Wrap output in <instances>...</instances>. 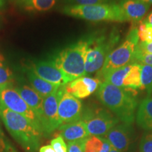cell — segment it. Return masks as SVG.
Masks as SVG:
<instances>
[{"mask_svg": "<svg viewBox=\"0 0 152 152\" xmlns=\"http://www.w3.org/2000/svg\"><path fill=\"white\" fill-rule=\"evenodd\" d=\"M80 120L85 123L90 135L97 137L105 135L119 122L117 117L102 108L87 110Z\"/></svg>", "mask_w": 152, "mask_h": 152, "instance_id": "cell-7", "label": "cell"}, {"mask_svg": "<svg viewBox=\"0 0 152 152\" xmlns=\"http://www.w3.org/2000/svg\"><path fill=\"white\" fill-rule=\"evenodd\" d=\"M0 118L14 140L28 152L39 149L42 131L26 117L15 113L0 104Z\"/></svg>", "mask_w": 152, "mask_h": 152, "instance_id": "cell-2", "label": "cell"}, {"mask_svg": "<svg viewBox=\"0 0 152 152\" xmlns=\"http://www.w3.org/2000/svg\"><path fill=\"white\" fill-rule=\"evenodd\" d=\"M87 138L68 142V152H85V144Z\"/></svg>", "mask_w": 152, "mask_h": 152, "instance_id": "cell-26", "label": "cell"}, {"mask_svg": "<svg viewBox=\"0 0 152 152\" xmlns=\"http://www.w3.org/2000/svg\"><path fill=\"white\" fill-rule=\"evenodd\" d=\"M101 83L99 78L83 76L65 85V90L76 98L85 99L97 90Z\"/></svg>", "mask_w": 152, "mask_h": 152, "instance_id": "cell-11", "label": "cell"}, {"mask_svg": "<svg viewBox=\"0 0 152 152\" xmlns=\"http://www.w3.org/2000/svg\"><path fill=\"white\" fill-rule=\"evenodd\" d=\"M67 16L93 22L127 21L122 9L116 4L94 5H68L63 9Z\"/></svg>", "mask_w": 152, "mask_h": 152, "instance_id": "cell-4", "label": "cell"}, {"mask_svg": "<svg viewBox=\"0 0 152 152\" xmlns=\"http://www.w3.org/2000/svg\"><path fill=\"white\" fill-rule=\"evenodd\" d=\"M20 4L28 11L45 12L54 7L56 0H20Z\"/></svg>", "mask_w": 152, "mask_h": 152, "instance_id": "cell-20", "label": "cell"}, {"mask_svg": "<svg viewBox=\"0 0 152 152\" xmlns=\"http://www.w3.org/2000/svg\"><path fill=\"white\" fill-rule=\"evenodd\" d=\"M0 104L11 111L26 117L36 128L42 131L40 123L36 114L12 86L0 90Z\"/></svg>", "mask_w": 152, "mask_h": 152, "instance_id": "cell-8", "label": "cell"}, {"mask_svg": "<svg viewBox=\"0 0 152 152\" xmlns=\"http://www.w3.org/2000/svg\"><path fill=\"white\" fill-rule=\"evenodd\" d=\"M103 146L102 137L97 136H90L85 144V152H99Z\"/></svg>", "mask_w": 152, "mask_h": 152, "instance_id": "cell-25", "label": "cell"}, {"mask_svg": "<svg viewBox=\"0 0 152 152\" xmlns=\"http://www.w3.org/2000/svg\"><path fill=\"white\" fill-rule=\"evenodd\" d=\"M140 152H152V133L145 134L140 144Z\"/></svg>", "mask_w": 152, "mask_h": 152, "instance_id": "cell-27", "label": "cell"}, {"mask_svg": "<svg viewBox=\"0 0 152 152\" xmlns=\"http://www.w3.org/2000/svg\"><path fill=\"white\" fill-rule=\"evenodd\" d=\"M39 152H55V151L52 148V146L47 145L41 147L40 149H39Z\"/></svg>", "mask_w": 152, "mask_h": 152, "instance_id": "cell-34", "label": "cell"}, {"mask_svg": "<svg viewBox=\"0 0 152 152\" xmlns=\"http://www.w3.org/2000/svg\"><path fill=\"white\" fill-rule=\"evenodd\" d=\"M96 95L101 103L111 110L119 121L129 125L133 123L137 106L135 91L103 82L99 87Z\"/></svg>", "mask_w": 152, "mask_h": 152, "instance_id": "cell-1", "label": "cell"}, {"mask_svg": "<svg viewBox=\"0 0 152 152\" xmlns=\"http://www.w3.org/2000/svg\"><path fill=\"white\" fill-rule=\"evenodd\" d=\"M32 71L45 80L57 85H65L64 76L54 61H40L32 66Z\"/></svg>", "mask_w": 152, "mask_h": 152, "instance_id": "cell-12", "label": "cell"}, {"mask_svg": "<svg viewBox=\"0 0 152 152\" xmlns=\"http://www.w3.org/2000/svg\"><path fill=\"white\" fill-rule=\"evenodd\" d=\"M51 146L55 152H68L67 145L64 142V139L60 136L53 139L51 142Z\"/></svg>", "mask_w": 152, "mask_h": 152, "instance_id": "cell-28", "label": "cell"}, {"mask_svg": "<svg viewBox=\"0 0 152 152\" xmlns=\"http://www.w3.org/2000/svg\"><path fill=\"white\" fill-rule=\"evenodd\" d=\"M130 125H115L105 134V137L112 147L123 152L128 149L130 143Z\"/></svg>", "mask_w": 152, "mask_h": 152, "instance_id": "cell-13", "label": "cell"}, {"mask_svg": "<svg viewBox=\"0 0 152 152\" xmlns=\"http://www.w3.org/2000/svg\"><path fill=\"white\" fill-rule=\"evenodd\" d=\"M132 63H139V64L152 66V54H140L134 52Z\"/></svg>", "mask_w": 152, "mask_h": 152, "instance_id": "cell-29", "label": "cell"}, {"mask_svg": "<svg viewBox=\"0 0 152 152\" xmlns=\"http://www.w3.org/2000/svg\"><path fill=\"white\" fill-rule=\"evenodd\" d=\"M20 96L23 99L26 104L36 114L39 123L42 117L43 113V102L44 98L39 95L32 87L23 85L16 88Z\"/></svg>", "mask_w": 152, "mask_h": 152, "instance_id": "cell-16", "label": "cell"}, {"mask_svg": "<svg viewBox=\"0 0 152 152\" xmlns=\"http://www.w3.org/2000/svg\"><path fill=\"white\" fill-rule=\"evenodd\" d=\"M139 39L141 42H152V26L142 21L137 28Z\"/></svg>", "mask_w": 152, "mask_h": 152, "instance_id": "cell-24", "label": "cell"}, {"mask_svg": "<svg viewBox=\"0 0 152 152\" xmlns=\"http://www.w3.org/2000/svg\"><path fill=\"white\" fill-rule=\"evenodd\" d=\"M75 5H94L106 4L109 0H71Z\"/></svg>", "mask_w": 152, "mask_h": 152, "instance_id": "cell-32", "label": "cell"}, {"mask_svg": "<svg viewBox=\"0 0 152 152\" xmlns=\"http://www.w3.org/2000/svg\"><path fill=\"white\" fill-rule=\"evenodd\" d=\"M58 130L59 136L68 142L86 139L90 136L85 123L81 120L74 123L60 125Z\"/></svg>", "mask_w": 152, "mask_h": 152, "instance_id": "cell-15", "label": "cell"}, {"mask_svg": "<svg viewBox=\"0 0 152 152\" xmlns=\"http://www.w3.org/2000/svg\"><path fill=\"white\" fill-rule=\"evenodd\" d=\"M144 21L145 23H147V24H149V26H152V12L150 13L147 18H146Z\"/></svg>", "mask_w": 152, "mask_h": 152, "instance_id": "cell-35", "label": "cell"}, {"mask_svg": "<svg viewBox=\"0 0 152 152\" xmlns=\"http://www.w3.org/2000/svg\"><path fill=\"white\" fill-rule=\"evenodd\" d=\"M109 152H121V151H118V150L116 149H115V148L113 147H112V146H111V149H110V151H109Z\"/></svg>", "mask_w": 152, "mask_h": 152, "instance_id": "cell-36", "label": "cell"}, {"mask_svg": "<svg viewBox=\"0 0 152 152\" xmlns=\"http://www.w3.org/2000/svg\"><path fill=\"white\" fill-rule=\"evenodd\" d=\"M137 123L146 130H152V96H148L140 104L137 113Z\"/></svg>", "mask_w": 152, "mask_h": 152, "instance_id": "cell-17", "label": "cell"}, {"mask_svg": "<svg viewBox=\"0 0 152 152\" xmlns=\"http://www.w3.org/2000/svg\"><path fill=\"white\" fill-rule=\"evenodd\" d=\"M10 144L5 137L3 131L0 128V152H14Z\"/></svg>", "mask_w": 152, "mask_h": 152, "instance_id": "cell-30", "label": "cell"}, {"mask_svg": "<svg viewBox=\"0 0 152 152\" xmlns=\"http://www.w3.org/2000/svg\"><path fill=\"white\" fill-rule=\"evenodd\" d=\"M102 140H103V146L99 152H109L111 147V144L106 138H102Z\"/></svg>", "mask_w": 152, "mask_h": 152, "instance_id": "cell-33", "label": "cell"}, {"mask_svg": "<svg viewBox=\"0 0 152 152\" xmlns=\"http://www.w3.org/2000/svg\"><path fill=\"white\" fill-rule=\"evenodd\" d=\"M14 75L9 66L6 64L5 58L0 54V90L4 87L12 86Z\"/></svg>", "mask_w": 152, "mask_h": 152, "instance_id": "cell-22", "label": "cell"}, {"mask_svg": "<svg viewBox=\"0 0 152 152\" xmlns=\"http://www.w3.org/2000/svg\"><path fill=\"white\" fill-rule=\"evenodd\" d=\"M151 94H152V93H151Z\"/></svg>", "mask_w": 152, "mask_h": 152, "instance_id": "cell-39", "label": "cell"}, {"mask_svg": "<svg viewBox=\"0 0 152 152\" xmlns=\"http://www.w3.org/2000/svg\"><path fill=\"white\" fill-rule=\"evenodd\" d=\"M83 114V106L78 99L67 92L64 89L58 106L60 125L78 121Z\"/></svg>", "mask_w": 152, "mask_h": 152, "instance_id": "cell-10", "label": "cell"}, {"mask_svg": "<svg viewBox=\"0 0 152 152\" xmlns=\"http://www.w3.org/2000/svg\"><path fill=\"white\" fill-rule=\"evenodd\" d=\"M4 6V0H0V9L3 8Z\"/></svg>", "mask_w": 152, "mask_h": 152, "instance_id": "cell-37", "label": "cell"}, {"mask_svg": "<svg viewBox=\"0 0 152 152\" xmlns=\"http://www.w3.org/2000/svg\"><path fill=\"white\" fill-rule=\"evenodd\" d=\"M138 43V30L136 28H132L128 33L125 40L108 55L103 67L98 73V77L103 79L110 72L132 64Z\"/></svg>", "mask_w": 152, "mask_h": 152, "instance_id": "cell-5", "label": "cell"}, {"mask_svg": "<svg viewBox=\"0 0 152 152\" xmlns=\"http://www.w3.org/2000/svg\"><path fill=\"white\" fill-rule=\"evenodd\" d=\"M127 21H140L147 14L150 4L141 0H121L119 4Z\"/></svg>", "mask_w": 152, "mask_h": 152, "instance_id": "cell-14", "label": "cell"}, {"mask_svg": "<svg viewBox=\"0 0 152 152\" xmlns=\"http://www.w3.org/2000/svg\"><path fill=\"white\" fill-rule=\"evenodd\" d=\"M131 66H132V64H130L107 73L104 77V82L113 85L114 86L123 88V81L130 70Z\"/></svg>", "mask_w": 152, "mask_h": 152, "instance_id": "cell-21", "label": "cell"}, {"mask_svg": "<svg viewBox=\"0 0 152 152\" xmlns=\"http://www.w3.org/2000/svg\"><path fill=\"white\" fill-rule=\"evenodd\" d=\"M28 77L31 87L44 99L56 92L61 87L45 80L35 75L31 70L28 72Z\"/></svg>", "mask_w": 152, "mask_h": 152, "instance_id": "cell-18", "label": "cell"}, {"mask_svg": "<svg viewBox=\"0 0 152 152\" xmlns=\"http://www.w3.org/2000/svg\"><path fill=\"white\" fill-rule=\"evenodd\" d=\"M141 1H144V2L147 3V4H152V0H141Z\"/></svg>", "mask_w": 152, "mask_h": 152, "instance_id": "cell-38", "label": "cell"}, {"mask_svg": "<svg viewBox=\"0 0 152 152\" xmlns=\"http://www.w3.org/2000/svg\"><path fill=\"white\" fill-rule=\"evenodd\" d=\"M64 89L65 85H61L56 92L44 99L43 113L40 121V125L42 132L45 134H50L59 128L58 106Z\"/></svg>", "mask_w": 152, "mask_h": 152, "instance_id": "cell-9", "label": "cell"}, {"mask_svg": "<svg viewBox=\"0 0 152 152\" xmlns=\"http://www.w3.org/2000/svg\"><path fill=\"white\" fill-rule=\"evenodd\" d=\"M90 40H80L60 52L54 62L64 76L65 85L86 75L85 57Z\"/></svg>", "mask_w": 152, "mask_h": 152, "instance_id": "cell-3", "label": "cell"}, {"mask_svg": "<svg viewBox=\"0 0 152 152\" xmlns=\"http://www.w3.org/2000/svg\"><path fill=\"white\" fill-rule=\"evenodd\" d=\"M135 52L140 54H152V42H139L135 49Z\"/></svg>", "mask_w": 152, "mask_h": 152, "instance_id": "cell-31", "label": "cell"}, {"mask_svg": "<svg viewBox=\"0 0 152 152\" xmlns=\"http://www.w3.org/2000/svg\"><path fill=\"white\" fill-rule=\"evenodd\" d=\"M141 65V89L146 90L149 96L152 93V66L142 64Z\"/></svg>", "mask_w": 152, "mask_h": 152, "instance_id": "cell-23", "label": "cell"}, {"mask_svg": "<svg viewBox=\"0 0 152 152\" xmlns=\"http://www.w3.org/2000/svg\"><path fill=\"white\" fill-rule=\"evenodd\" d=\"M123 89L135 91L141 89V65L139 63H132L130 70L123 81Z\"/></svg>", "mask_w": 152, "mask_h": 152, "instance_id": "cell-19", "label": "cell"}, {"mask_svg": "<svg viewBox=\"0 0 152 152\" xmlns=\"http://www.w3.org/2000/svg\"><path fill=\"white\" fill-rule=\"evenodd\" d=\"M119 40L117 35L112 33L109 37L90 39V45L85 57V73H99L103 67L108 55Z\"/></svg>", "mask_w": 152, "mask_h": 152, "instance_id": "cell-6", "label": "cell"}]
</instances>
